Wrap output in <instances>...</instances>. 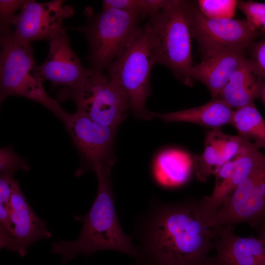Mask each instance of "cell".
Wrapping results in <instances>:
<instances>
[{"label": "cell", "instance_id": "cell-1", "mask_svg": "<svg viewBox=\"0 0 265 265\" xmlns=\"http://www.w3.org/2000/svg\"><path fill=\"white\" fill-rule=\"evenodd\" d=\"M136 265H207L215 215L199 201L154 203L140 221Z\"/></svg>", "mask_w": 265, "mask_h": 265}, {"label": "cell", "instance_id": "cell-2", "mask_svg": "<svg viewBox=\"0 0 265 265\" xmlns=\"http://www.w3.org/2000/svg\"><path fill=\"white\" fill-rule=\"evenodd\" d=\"M111 169H102L95 173L98 179L96 197L87 213L74 218L82 224L75 240H61L51 244V252L58 255L62 264L79 255L87 258L99 251L112 250L141 260L140 251L132 238L123 231L115 207L111 180Z\"/></svg>", "mask_w": 265, "mask_h": 265}, {"label": "cell", "instance_id": "cell-3", "mask_svg": "<svg viewBox=\"0 0 265 265\" xmlns=\"http://www.w3.org/2000/svg\"><path fill=\"white\" fill-rule=\"evenodd\" d=\"M154 64L168 68L175 77L191 86L190 1L168 0L145 24Z\"/></svg>", "mask_w": 265, "mask_h": 265}, {"label": "cell", "instance_id": "cell-4", "mask_svg": "<svg viewBox=\"0 0 265 265\" xmlns=\"http://www.w3.org/2000/svg\"><path fill=\"white\" fill-rule=\"evenodd\" d=\"M0 104L9 96L23 97L41 104L63 122L69 113L46 93L30 43L11 32L0 34Z\"/></svg>", "mask_w": 265, "mask_h": 265}, {"label": "cell", "instance_id": "cell-5", "mask_svg": "<svg viewBox=\"0 0 265 265\" xmlns=\"http://www.w3.org/2000/svg\"><path fill=\"white\" fill-rule=\"evenodd\" d=\"M142 18L115 8H103L89 17L87 24L78 28L88 44L86 58L94 73H104L118 58L137 34Z\"/></svg>", "mask_w": 265, "mask_h": 265}, {"label": "cell", "instance_id": "cell-6", "mask_svg": "<svg viewBox=\"0 0 265 265\" xmlns=\"http://www.w3.org/2000/svg\"><path fill=\"white\" fill-rule=\"evenodd\" d=\"M155 65L145 24L123 53L108 67L107 75L127 93L131 110L137 118L146 120L153 117L146 107L151 93L150 75Z\"/></svg>", "mask_w": 265, "mask_h": 265}, {"label": "cell", "instance_id": "cell-7", "mask_svg": "<svg viewBox=\"0 0 265 265\" xmlns=\"http://www.w3.org/2000/svg\"><path fill=\"white\" fill-rule=\"evenodd\" d=\"M57 99L60 102L72 100L76 105L77 112L99 124L116 128L131 109L126 92L104 73L93 72L89 81L78 88H61Z\"/></svg>", "mask_w": 265, "mask_h": 265}, {"label": "cell", "instance_id": "cell-8", "mask_svg": "<svg viewBox=\"0 0 265 265\" xmlns=\"http://www.w3.org/2000/svg\"><path fill=\"white\" fill-rule=\"evenodd\" d=\"M78 153L81 164L77 176L91 170L111 168L115 162L114 145L117 128L99 124L76 111L63 122Z\"/></svg>", "mask_w": 265, "mask_h": 265}, {"label": "cell", "instance_id": "cell-9", "mask_svg": "<svg viewBox=\"0 0 265 265\" xmlns=\"http://www.w3.org/2000/svg\"><path fill=\"white\" fill-rule=\"evenodd\" d=\"M265 220V162L244 180L218 209L215 228L247 223L256 226Z\"/></svg>", "mask_w": 265, "mask_h": 265}, {"label": "cell", "instance_id": "cell-10", "mask_svg": "<svg viewBox=\"0 0 265 265\" xmlns=\"http://www.w3.org/2000/svg\"><path fill=\"white\" fill-rule=\"evenodd\" d=\"M190 22L191 33L204 53L225 48L244 50L258 33L246 19L210 18L191 1Z\"/></svg>", "mask_w": 265, "mask_h": 265}, {"label": "cell", "instance_id": "cell-11", "mask_svg": "<svg viewBox=\"0 0 265 265\" xmlns=\"http://www.w3.org/2000/svg\"><path fill=\"white\" fill-rule=\"evenodd\" d=\"M48 55L39 66L43 80L50 81L53 86L74 89L86 83L93 74L85 68L72 50L66 30L62 28L48 40Z\"/></svg>", "mask_w": 265, "mask_h": 265}, {"label": "cell", "instance_id": "cell-12", "mask_svg": "<svg viewBox=\"0 0 265 265\" xmlns=\"http://www.w3.org/2000/svg\"><path fill=\"white\" fill-rule=\"evenodd\" d=\"M75 14L73 7L62 0L40 3L28 0L17 14L12 26L13 35L30 43L47 39L63 28V21Z\"/></svg>", "mask_w": 265, "mask_h": 265}, {"label": "cell", "instance_id": "cell-13", "mask_svg": "<svg viewBox=\"0 0 265 265\" xmlns=\"http://www.w3.org/2000/svg\"><path fill=\"white\" fill-rule=\"evenodd\" d=\"M8 210L11 236L7 250L24 257L33 243L52 237L47 223L33 211L17 180L12 183Z\"/></svg>", "mask_w": 265, "mask_h": 265}, {"label": "cell", "instance_id": "cell-14", "mask_svg": "<svg viewBox=\"0 0 265 265\" xmlns=\"http://www.w3.org/2000/svg\"><path fill=\"white\" fill-rule=\"evenodd\" d=\"M233 225L217 230L213 248L216 254L207 265H265V244L262 238L239 237Z\"/></svg>", "mask_w": 265, "mask_h": 265}, {"label": "cell", "instance_id": "cell-15", "mask_svg": "<svg viewBox=\"0 0 265 265\" xmlns=\"http://www.w3.org/2000/svg\"><path fill=\"white\" fill-rule=\"evenodd\" d=\"M244 50L225 48L205 52L203 60L191 69V79L202 82L210 91L212 98H218L232 74L245 57Z\"/></svg>", "mask_w": 265, "mask_h": 265}, {"label": "cell", "instance_id": "cell-16", "mask_svg": "<svg viewBox=\"0 0 265 265\" xmlns=\"http://www.w3.org/2000/svg\"><path fill=\"white\" fill-rule=\"evenodd\" d=\"M265 81L252 59L245 56L232 74L218 99L236 109L254 103L262 95Z\"/></svg>", "mask_w": 265, "mask_h": 265}, {"label": "cell", "instance_id": "cell-17", "mask_svg": "<svg viewBox=\"0 0 265 265\" xmlns=\"http://www.w3.org/2000/svg\"><path fill=\"white\" fill-rule=\"evenodd\" d=\"M235 110L225 102L212 98L201 106L166 113L152 112L153 117L168 122H187L212 129L232 125Z\"/></svg>", "mask_w": 265, "mask_h": 265}, {"label": "cell", "instance_id": "cell-18", "mask_svg": "<svg viewBox=\"0 0 265 265\" xmlns=\"http://www.w3.org/2000/svg\"><path fill=\"white\" fill-rule=\"evenodd\" d=\"M236 159V165L232 175L212 194L201 202L212 213L216 214L219 207L237 187L265 162V155L251 143L244 153Z\"/></svg>", "mask_w": 265, "mask_h": 265}, {"label": "cell", "instance_id": "cell-19", "mask_svg": "<svg viewBox=\"0 0 265 265\" xmlns=\"http://www.w3.org/2000/svg\"><path fill=\"white\" fill-rule=\"evenodd\" d=\"M232 125L256 148L265 150V119L254 103L236 109Z\"/></svg>", "mask_w": 265, "mask_h": 265}, {"label": "cell", "instance_id": "cell-20", "mask_svg": "<svg viewBox=\"0 0 265 265\" xmlns=\"http://www.w3.org/2000/svg\"><path fill=\"white\" fill-rule=\"evenodd\" d=\"M159 157L155 176L161 185L175 186L185 183L189 176L190 165L186 156L178 151H168Z\"/></svg>", "mask_w": 265, "mask_h": 265}, {"label": "cell", "instance_id": "cell-21", "mask_svg": "<svg viewBox=\"0 0 265 265\" xmlns=\"http://www.w3.org/2000/svg\"><path fill=\"white\" fill-rule=\"evenodd\" d=\"M225 136L220 128L207 132L204 151L200 155L194 156L193 159L195 173L198 181L205 182L219 168Z\"/></svg>", "mask_w": 265, "mask_h": 265}, {"label": "cell", "instance_id": "cell-22", "mask_svg": "<svg viewBox=\"0 0 265 265\" xmlns=\"http://www.w3.org/2000/svg\"><path fill=\"white\" fill-rule=\"evenodd\" d=\"M168 0H104L103 8H115L134 13L142 18L159 13Z\"/></svg>", "mask_w": 265, "mask_h": 265}, {"label": "cell", "instance_id": "cell-23", "mask_svg": "<svg viewBox=\"0 0 265 265\" xmlns=\"http://www.w3.org/2000/svg\"><path fill=\"white\" fill-rule=\"evenodd\" d=\"M196 5L206 16L213 19H233L238 1L235 0H199Z\"/></svg>", "mask_w": 265, "mask_h": 265}, {"label": "cell", "instance_id": "cell-24", "mask_svg": "<svg viewBox=\"0 0 265 265\" xmlns=\"http://www.w3.org/2000/svg\"><path fill=\"white\" fill-rule=\"evenodd\" d=\"M29 170L27 161L18 155L12 145L0 149V174L14 175L18 170Z\"/></svg>", "mask_w": 265, "mask_h": 265}, {"label": "cell", "instance_id": "cell-25", "mask_svg": "<svg viewBox=\"0 0 265 265\" xmlns=\"http://www.w3.org/2000/svg\"><path fill=\"white\" fill-rule=\"evenodd\" d=\"M251 143L239 134L235 136L225 134L221 148L219 168L225 162L241 155Z\"/></svg>", "mask_w": 265, "mask_h": 265}, {"label": "cell", "instance_id": "cell-26", "mask_svg": "<svg viewBox=\"0 0 265 265\" xmlns=\"http://www.w3.org/2000/svg\"><path fill=\"white\" fill-rule=\"evenodd\" d=\"M237 6L244 13L246 20L258 31L265 32V3L238 1Z\"/></svg>", "mask_w": 265, "mask_h": 265}, {"label": "cell", "instance_id": "cell-27", "mask_svg": "<svg viewBox=\"0 0 265 265\" xmlns=\"http://www.w3.org/2000/svg\"><path fill=\"white\" fill-rule=\"evenodd\" d=\"M26 0H0V34H6L13 32L12 24L16 12L22 8Z\"/></svg>", "mask_w": 265, "mask_h": 265}, {"label": "cell", "instance_id": "cell-28", "mask_svg": "<svg viewBox=\"0 0 265 265\" xmlns=\"http://www.w3.org/2000/svg\"><path fill=\"white\" fill-rule=\"evenodd\" d=\"M14 175L1 174L0 175V204L8 209L9 205Z\"/></svg>", "mask_w": 265, "mask_h": 265}, {"label": "cell", "instance_id": "cell-29", "mask_svg": "<svg viewBox=\"0 0 265 265\" xmlns=\"http://www.w3.org/2000/svg\"><path fill=\"white\" fill-rule=\"evenodd\" d=\"M252 55V60L261 72L265 84V38L254 44Z\"/></svg>", "mask_w": 265, "mask_h": 265}, {"label": "cell", "instance_id": "cell-30", "mask_svg": "<svg viewBox=\"0 0 265 265\" xmlns=\"http://www.w3.org/2000/svg\"><path fill=\"white\" fill-rule=\"evenodd\" d=\"M236 165V159L229 160L224 163L213 174L215 177L214 188H217L233 174Z\"/></svg>", "mask_w": 265, "mask_h": 265}, {"label": "cell", "instance_id": "cell-31", "mask_svg": "<svg viewBox=\"0 0 265 265\" xmlns=\"http://www.w3.org/2000/svg\"><path fill=\"white\" fill-rule=\"evenodd\" d=\"M262 227H261V238H262L265 242V220L261 224Z\"/></svg>", "mask_w": 265, "mask_h": 265}, {"label": "cell", "instance_id": "cell-32", "mask_svg": "<svg viewBox=\"0 0 265 265\" xmlns=\"http://www.w3.org/2000/svg\"><path fill=\"white\" fill-rule=\"evenodd\" d=\"M262 95H263L265 99V87H264V89Z\"/></svg>", "mask_w": 265, "mask_h": 265}, {"label": "cell", "instance_id": "cell-33", "mask_svg": "<svg viewBox=\"0 0 265 265\" xmlns=\"http://www.w3.org/2000/svg\"><path fill=\"white\" fill-rule=\"evenodd\" d=\"M60 265H63V264H61Z\"/></svg>", "mask_w": 265, "mask_h": 265}]
</instances>
